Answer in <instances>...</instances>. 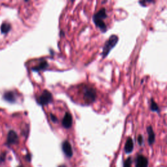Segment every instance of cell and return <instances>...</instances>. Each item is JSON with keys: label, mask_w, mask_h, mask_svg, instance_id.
<instances>
[{"label": "cell", "mask_w": 167, "mask_h": 167, "mask_svg": "<svg viewBox=\"0 0 167 167\" xmlns=\"http://www.w3.org/2000/svg\"><path fill=\"white\" fill-rule=\"evenodd\" d=\"M83 95L84 100L87 103H91L95 101L97 97V92L93 87L86 86L83 87Z\"/></svg>", "instance_id": "cell-2"}, {"label": "cell", "mask_w": 167, "mask_h": 167, "mask_svg": "<svg viewBox=\"0 0 167 167\" xmlns=\"http://www.w3.org/2000/svg\"><path fill=\"white\" fill-rule=\"evenodd\" d=\"M62 149L64 151V153L69 157H71L73 156V149H72V146L69 143V142L67 140L64 141L62 144Z\"/></svg>", "instance_id": "cell-6"}, {"label": "cell", "mask_w": 167, "mask_h": 167, "mask_svg": "<svg viewBox=\"0 0 167 167\" xmlns=\"http://www.w3.org/2000/svg\"><path fill=\"white\" fill-rule=\"evenodd\" d=\"M50 117H51V120L53 122L56 123L57 122V118L56 116H55L53 114H51V115H50Z\"/></svg>", "instance_id": "cell-17"}, {"label": "cell", "mask_w": 167, "mask_h": 167, "mask_svg": "<svg viewBox=\"0 0 167 167\" xmlns=\"http://www.w3.org/2000/svg\"><path fill=\"white\" fill-rule=\"evenodd\" d=\"M150 109L153 112H159V107L158 106L157 104L153 101V99H151V104H150Z\"/></svg>", "instance_id": "cell-12"}, {"label": "cell", "mask_w": 167, "mask_h": 167, "mask_svg": "<svg viewBox=\"0 0 167 167\" xmlns=\"http://www.w3.org/2000/svg\"><path fill=\"white\" fill-rule=\"evenodd\" d=\"M73 118L69 112H66L62 120V125L66 129H69L72 126Z\"/></svg>", "instance_id": "cell-5"}, {"label": "cell", "mask_w": 167, "mask_h": 167, "mask_svg": "<svg viewBox=\"0 0 167 167\" xmlns=\"http://www.w3.org/2000/svg\"><path fill=\"white\" fill-rule=\"evenodd\" d=\"M5 98L7 100V101H11V102H13L15 100V95L14 93L12 92H9V93H7L5 95Z\"/></svg>", "instance_id": "cell-14"}, {"label": "cell", "mask_w": 167, "mask_h": 167, "mask_svg": "<svg viewBox=\"0 0 167 167\" xmlns=\"http://www.w3.org/2000/svg\"><path fill=\"white\" fill-rule=\"evenodd\" d=\"M144 139H143V136L142 135H139V137H138V142H139V145H142L143 144Z\"/></svg>", "instance_id": "cell-16"}, {"label": "cell", "mask_w": 167, "mask_h": 167, "mask_svg": "<svg viewBox=\"0 0 167 167\" xmlns=\"http://www.w3.org/2000/svg\"><path fill=\"white\" fill-rule=\"evenodd\" d=\"M48 67V62L45 60H43L38 65L33 67L32 70H34V71H39V70H43L47 69Z\"/></svg>", "instance_id": "cell-11"}, {"label": "cell", "mask_w": 167, "mask_h": 167, "mask_svg": "<svg viewBox=\"0 0 167 167\" xmlns=\"http://www.w3.org/2000/svg\"><path fill=\"white\" fill-rule=\"evenodd\" d=\"M147 131L148 133V142L149 145H152L153 144L156 140L155 133L153 132V128L152 126H148L147 127Z\"/></svg>", "instance_id": "cell-10"}, {"label": "cell", "mask_w": 167, "mask_h": 167, "mask_svg": "<svg viewBox=\"0 0 167 167\" xmlns=\"http://www.w3.org/2000/svg\"><path fill=\"white\" fill-rule=\"evenodd\" d=\"M134 148V143L131 138H128L125 145V151L127 153H130Z\"/></svg>", "instance_id": "cell-9"}, {"label": "cell", "mask_w": 167, "mask_h": 167, "mask_svg": "<svg viewBox=\"0 0 167 167\" xmlns=\"http://www.w3.org/2000/svg\"><path fill=\"white\" fill-rule=\"evenodd\" d=\"M18 137L16 133L13 131H11L9 134H8V137H7V142L9 144H15L18 142Z\"/></svg>", "instance_id": "cell-8"}, {"label": "cell", "mask_w": 167, "mask_h": 167, "mask_svg": "<svg viewBox=\"0 0 167 167\" xmlns=\"http://www.w3.org/2000/svg\"><path fill=\"white\" fill-rule=\"evenodd\" d=\"M148 161L147 158L143 156H139L136 159V167H148Z\"/></svg>", "instance_id": "cell-7"}, {"label": "cell", "mask_w": 167, "mask_h": 167, "mask_svg": "<svg viewBox=\"0 0 167 167\" xmlns=\"http://www.w3.org/2000/svg\"><path fill=\"white\" fill-rule=\"evenodd\" d=\"M18 167H22V166H18Z\"/></svg>", "instance_id": "cell-19"}, {"label": "cell", "mask_w": 167, "mask_h": 167, "mask_svg": "<svg viewBox=\"0 0 167 167\" xmlns=\"http://www.w3.org/2000/svg\"><path fill=\"white\" fill-rule=\"evenodd\" d=\"M118 40L119 38L118 36L112 35L110 37V38L106 41V43H104L102 52V56L103 57H105L108 54H109L111 50L115 47L117 43H118Z\"/></svg>", "instance_id": "cell-1"}, {"label": "cell", "mask_w": 167, "mask_h": 167, "mask_svg": "<svg viewBox=\"0 0 167 167\" xmlns=\"http://www.w3.org/2000/svg\"><path fill=\"white\" fill-rule=\"evenodd\" d=\"M107 17V14H106V11L105 8H101L97 12L93 15V22L96 23L98 22H101L103 21L104 19L106 18Z\"/></svg>", "instance_id": "cell-4"}, {"label": "cell", "mask_w": 167, "mask_h": 167, "mask_svg": "<svg viewBox=\"0 0 167 167\" xmlns=\"http://www.w3.org/2000/svg\"><path fill=\"white\" fill-rule=\"evenodd\" d=\"M124 167H131V158L128 157L124 162Z\"/></svg>", "instance_id": "cell-15"}, {"label": "cell", "mask_w": 167, "mask_h": 167, "mask_svg": "<svg viewBox=\"0 0 167 167\" xmlns=\"http://www.w3.org/2000/svg\"><path fill=\"white\" fill-rule=\"evenodd\" d=\"M52 101V95L48 90H44L39 97L37 98V103L40 105L44 106Z\"/></svg>", "instance_id": "cell-3"}, {"label": "cell", "mask_w": 167, "mask_h": 167, "mask_svg": "<svg viewBox=\"0 0 167 167\" xmlns=\"http://www.w3.org/2000/svg\"><path fill=\"white\" fill-rule=\"evenodd\" d=\"M58 167H67L65 165H60V166H58Z\"/></svg>", "instance_id": "cell-18"}, {"label": "cell", "mask_w": 167, "mask_h": 167, "mask_svg": "<svg viewBox=\"0 0 167 167\" xmlns=\"http://www.w3.org/2000/svg\"><path fill=\"white\" fill-rule=\"evenodd\" d=\"M11 29V25L8 23H3L2 25L1 30L3 33H6L10 30Z\"/></svg>", "instance_id": "cell-13"}]
</instances>
